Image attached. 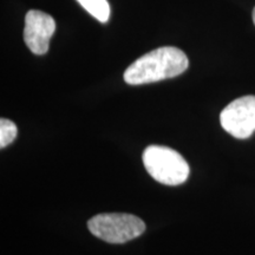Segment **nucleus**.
Wrapping results in <instances>:
<instances>
[{"label":"nucleus","instance_id":"obj_8","mask_svg":"<svg viewBox=\"0 0 255 255\" xmlns=\"http://www.w3.org/2000/svg\"><path fill=\"white\" fill-rule=\"evenodd\" d=\"M253 21H254V24H255V8H254V11H253Z\"/></svg>","mask_w":255,"mask_h":255},{"label":"nucleus","instance_id":"obj_2","mask_svg":"<svg viewBox=\"0 0 255 255\" xmlns=\"http://www.w3.org/2000/svg\"><path fill=\"white\" fill-rule=\"evenodd\" d=\"M143 163L154 180L167 186L182 184L189 176L186 159L168 146L149 145L143 152Z\"/></svg>","mask_w":255,"mask_h":255},{"label":"nucleus","instance_id":"obj_6","mask_svg":"<svg viewBox=\"0 0 255 255\" xmlns=\"http://www.w3.org/2000/svg\"><path fill=\"white\" fill-rule=\"evenodd\" d=\"M83 7L101 23H107L110 17V5L108 0H77Z\"/></svg>","mask_w":255,"mask_h":255},{"label":"nucleus","instance_id":"obj_3","mask_svg":"<svg viewBox=\"0 0 255 255\" xmlns=\"http://www.w3.org/2000/svg\"><path fill=\"white\" fill-rule=\"evenodd\" d=\"M88 227L101 240L109 244H124L142 235L145 231V223L127 213H105L89 220Z\"/></svg>","mask_w":255,"mask_h":255},{"label":"nucleus","instance_id":"obj_4","mask_svg":"<svg viewBox=\"0 0 255 255\" xmlns=\"http://www.w3.org/2000/svg\"><path fill=\"white\" fill-rule=\"evenodd\" d=\"M220 122L235 138L251 137L255 131V96H244L229 103L220 115Z\"/></svg>","mask_w":255,"mask_h":255},{"label":"nucleus","instance_id":"obj_5","mask_svg":"<svg viewBox=\"0 0 255 255\" xmlns=\"http://www.w3.org/2000/svg\"><path fill=\"white\" fill-rule=\"evenodd\" d=\"M55 31V19L50 14L38 9H30L26 13L24 40L32 53L38 56L45 55Z\"/></svg>","mask_w":255,"mask_h":255},{"label":"nucleus","instance_id":"obj_7","mask_svg":"<svg viewBox=\"0 0 255 255\" xmlns=\"http://www.w3.org/2000/svg\"><path fill=\"white\" fill-rule=\"evenodd\" d=\"M17 137V126L7 119L0 120V148L11 144Z\"/></svg>","mask_w":255,"mask_h":255},{"label":"nucleus","instance_id":"obj_1","mask_svg":"<svg viewBox=\"0 0 255 255\" xmlns=\"http://www.w3.org/2000/svg\"><path fill=\"white\" fill-rule=\"evenodd\" d=\"M189 60L182 50L163 46L145 53L128 66L124 81L130 85H142L174 78L188 69Z\"/></svg>","mask_w":255,"mask_h":255}]
</instances>
